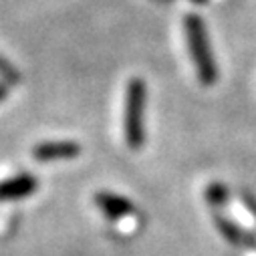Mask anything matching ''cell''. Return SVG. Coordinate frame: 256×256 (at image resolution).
I'll list each match as a JSON object with an SVG mask.
<instances>
[{
  "instance_id": "cell-1",
  "label": "cell",
  "mask_w": 256,
  "mask_h": 256,
  "mask_svg": "<svg viewBox=\"0 0 256 256\" xmlns=\"http://www.w3.org/2000/svg\"><path fill=\"white\" fill-rule=\"evenodd\" d=\"M186 26V40H188V48L194 60V67L198 73V79L202 85H214L218 81V65L210 46V36L206 30V24L200 16L190 14L184 20Z\"/></svg>"
},
{
  "instance_id": "cell-2",
  "label": "cell",
  "mask_w": 256,
  "mask_h": 256,
  "mask_svg": "<svg viewBox=\"0 0 256 256\" xmlns=\"http://www.w3.org/2000/svg\"><path fill=\"white\" fill-rule=\"evenodd\" d=\"M146 103H148V85L144 79L134 77L125 87V113H123L125 142L132 150H142L146 146Z\"/></svg>"
},
{
  "instance_id": "cell-3",
  "label": "cell",
  "mask_w": 256,
  "mask_h": 256,
  "mask_svg": "<svg viewBox=\"0 0 256 256\" xmlns=\"http://www.w3.org/2000/svg\"><path fill=\"white\" fill-rule=\"evenodd\" d=\"M83 148L77 142L65 140V142H42L34 146L32 156L36 162H62V160H75Z\"/></svg>"
},
{
  "instance_id": "cell-4",
  "label": "cell",
  "mask_w": 256,
  "mask_h": 256,
  "mask_svg": "<svg viewBox=\"0 0 256 256\" xmlns=\"http://www.w3.org/2000/svg\"><path fill=\"white\" fill-rule=\"evenodd\" d=\"M36 188H38V182L30 174H20V176L8 178L4 182H0V202L20 200V198L32 196Z\"/></svg>"
},
{
  "instance_id": "cell-5",
  "label": "cell",
  "mask_w": 256,
  "mask_h": 256,
  "mask_svg": "<svg viewBox=\"0 0 256 256\" xmlns=\"http://www.w3.org/2000/svg\"><path fill=\"white\" fill-rule=\"evenodd\" d=\"M214 224H216L218 232H220L232 246L250 248V250L256 248V236L250 234L248 230H244L242 226H238L236 222H232L230 218H226V216H222V214H214Z\"/></svg>"
},
{
  "instance_id": "cell-6",
  "label": "cell",
  "mask_w": 256,
  "mask_h": 256,
  "mask_svg": "<svg viewBox=\"0 0 256 256\" xmlns=\"http://www.w3.org/2000/svg\"><path fill=\"white\" fill-rule=\"evenodd\" d=\"M95 204L109 220H119L136 212V206L132 200H127L119 194H111V192H99L95 196Z\"/></svg>"
},
{
  "instance_id": "cell-7",
  "label": "cell",
  "mask_w": 256,
  "mask_h": 256,
  "mask_svg": "<svg viewBox=\"0 0 256 256\" xmlns=\"http://www.w3.org/2000/svg\"><path fill=\"white\" fill-rule=\"evenodd\" d=\"M206 200H208L214 208L224 206V204L230 200V190H228V186H224V184H220V182L210 184V186L206 188Z\"/></svg>"
},
{
  "instance_id": "cell-8",
  "label": "cell",
  "mask_w": 256,
  "mask_h": 256,
  "mask_svg": "<svg viewBox=\"0 0 256 256\" xmlns=\"http://www.w3.org/2000/svg\"><path fill=\"white\" fill-rule=\"evenodd\" d=\"M0 75H4L8 81H16L18 79V73H16V69H12L8 62L0 56Z\"/></svg>"
},
{
  "instance_id": "cell-9",
  "label": "cell",
  "mask_w": 256,
  "mask_h": 256,
  "mask_svg": "<svg viewBox=\"0 0 256 256\" xmlns=\"http://www.w3.org/2000/svg\"><path fill=\"white\" fill-rule=\"evenodd\" d=\"M242 200H244L246 208H248V210L252 212V216L256 218V198H254V196L250 194V192H246V190H244V192H242Z\"/></svg>"
},
{
  "instance_id": "cell-10",
  "label": "cell",
  "mask_w": 256,
  "mask_h": 256,
  "mask_svg": "<svg viewBox=\"0 0 256 256\" xmlns=\"http://www.w3.org/2000/svg\"><path fill=\"white\" fill-rule=\"evenodd\" d=\"M6 97V87L4 85H0V101H2Z\"/></svg>"
}]
</instances>
